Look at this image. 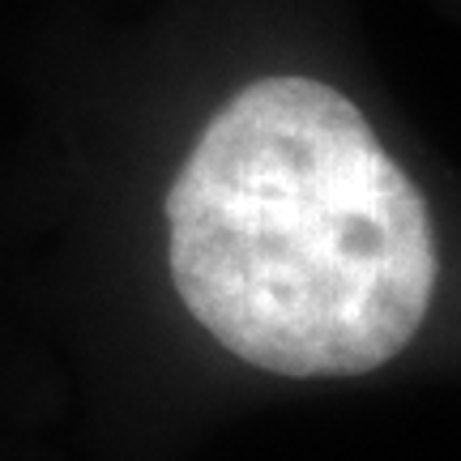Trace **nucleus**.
I'll list each match as a JSON object with an SVG mask.
<instances>
[{
    "label": "nucleus",
    "mask_w": 461,
    "mask_h": 461,
    "mask_svg": "<svg viewBox=\"0 0 461 461\" xmlns=\"http://www.w3.org/2000/svg\"><path fill=\"white\" fill-rule=\"evenodd\" d=\"M171 282L235 359L359 376L411 342L436 235L367 115L312 77L244 86L167 193Z\"/></svg>",
    "instance_id": "nucleus-1"
}]
</instances>
